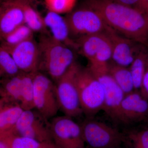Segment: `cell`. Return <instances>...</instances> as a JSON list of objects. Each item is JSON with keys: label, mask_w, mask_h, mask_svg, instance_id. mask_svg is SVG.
I'll use <instances>...</instances> for the list:
<instances>
[{"label": "cell", "mask_w": 148, "mask_h": 148, "mask_svg": "<svg viewBox=\"0 0 148 148\" xmlns=\"http://www.w3.org/2000/svg\"><path fill=\"white\" fill-rule=\"evenodd\" d=\"M34 73L22 74L19 104L24 110L35 109L34 104Z\"/></svg>", "instance_id": "cell-19"}, {"label": "cell", "mask_w": 148, "mask_h": 148, "mask_svg": "<svg viewBox=\"0 0 148 148\" xmlns=\"http://www.w3.org/2000/svg\"><path fill=\"white\" fill-rule=\"evenodd\" d=\"M40 52L38 71L43 70L55 82L75 62L72 48L56 40L51 35H43L38 43Z\"/></svg>", "instance_id": "cell-2"}, {"label": "cell", "mask_w": 148, "mask_h": 148, "mask_svg": "<svg viewBox=\"0 0 148 148\" xmlns=\"http://www.w3.org/2000/svg\"><path fill=\"white\" fill-rule=\"evenodd\" d=\"M125 140L130 148H148V126L130 130Z\"/></svg>", "instance_id": "cell-25"}, {"label": "cell", "mask_w": 148, "mask_h": 148, "mask_svg": "<svg viewBox=\"0 0 148 148\" xmlns=\"http://www.w3.org/2000/svg\"><path fill=\"white\" fill-rule=\"evenodd\" d=\"M29 0H4L0 5V38L24 23V7Z\"/></svg>", "instance_id": "cell-14"}, {"label": "cell", "mask_w": 148, "mask_h": 148, "mask_svg": "<svg viewBox=\"0 0 148 148\" xmlns=\"http://www.w3.org/2000/svg\"><path fill=\"white\" fill-rule=\"evenodd\" d=\"M104 88L105 98L103 110L114 123L121 124L119 110L125 93L108 72V67L89 68Z\"/></svg>", "instance_id": "cell-9"}, {"label": "cell", "mask_w": 148, "mask_h": 148, "mask_svg": "<svg viewBox=\"0 0 148 148\" xmlns=\"http://www.w3.org/2000/svg\"><path fill=\"white\" fill-rule=\"evenodd\" d=\"M105 33L110 41L112 61L120 66H130L144 45L121 36L109 26Z\"/></svg>", "instance_id": "cell-11"}, {"label": "cell", "mask_w": 148, "mask_h": 148, "mask_svg": "<svg viewBox=\"0 0 148 148\" xmlns=\"http://www.w3.org/2000/svg\"><path fill=\"white\" fill-rule=\"evenodd\" d=\"M44 18L46 28L50 30L53 38L72 49H77L75 41L72 38L68 24L60 14L49 11Z\"/></svg>", "instance_id": "cell-16"}, {"label": "cell", "mask_w": 148, "mask_h": 148, "mask_svg": "<svg viewBox=\"0 0 148 148\" xmlns=\"http://www.w3.org/2000/svg\"><path fill=\"white\" fill-rule=\"evenodd\" d=\"M76 84L83 113L93 118L104 106V88L88 68L80 66L76 76Z\"/></svg>", "instance_id": "cell-3"}, {"label": "cell", "mask_w": 148, "mask_h": 148, "mask_svg": "<svg viewBox=\"0 0 148 148\" xmlns=\"http://www.w3.org/2000/svg\"><path fill=\"white\" fill-rule=\"evenodd\" d=\"M0 148H10L8 141L5 135H0Z\"/></svg>", "instance_id": "cell-31"}, {"label": "cell", "mask_w": 148, "mask_h": 148, "mask_svg": "<svg viewBox=\"0 0 148 148\" xmlns=\"http://www.w3.org/2000/svg\"><path fill=\"white\" fill-rule=\"evenodd\" d=\"M33 0H29L24 5V23L34 32H42L46 27L44 18L33 5Z\"/></svg>", "instance_id": "cell-22"}, {"label": "cell", "mask_w": 148, "mask_h": 148, "mask_svg": "<svg viewBox=\"0 0 148 148\" xmlns=\"http://www.w3.org/2000/svg\"><path fill=\"white\" fill-rule=\"evenodd\" d=\"M77 50L87 58L89 63L108 53L112 46L105 33L79 37L75 41Z\"/></svg>", "instance_id": "cell-15"}, {"label": "cell", "mask_w": 148, "mask_h": 148, "mask_svg": "<svg viewBox=\"0 0 148 148\" xmlns=\"http://www.w3.org/2000/svg\"><path fill=\"white\" fill-rule=\"evenodd\" d=\"M148 51L144 47L138 52L129 66L135 90L140 91L142 87Z\"/></svg>", "instance_id": "cell-20"}, {"label": "cell", "mask_w": 148, "mask_h": 148, "mask_svg": "<svg viewBox=\"0 0 148 148\" xmlns=\"http://www.w3.org/2000/svg\"><path fill=\"white\" fill-rule=\"evenodd\" d=\"M49 11L58 14L69 13L75 5L77 0H44Z\"/></svg>", "instance_id": "cell-27"}, {"label": "cell", "mask_w": 148, "mask_h": 148, "mask_svg": "<svg viewBox=\"0 0 148 148\" xmlns=\"http://www.w3.org/2000/svg\"><path fill=\"white\" fill-rule=\"evenodd\" d=\"M80 66L75 62L54 84L59 110L65 115L75 117L83 113L76 84Z\"/></svg>", "instance_id": "cell-4"}, {"label": "cell", "mask_w": 148, "mask_h": 148, "mask_svg": "<svg viewBox=\"0 0 148 148\" xmlns=\"http://www.w3.org/2000/svg\"><path fill=\"white\" fill-rule=\"evenodd\" d=\"M22 74L21 72L11 77L5 83L3 90L1 92L5 99L10 100L15 104H19L20 101Z\"/></svg>", "instance_id": "cell-24"}, {"label": "cell", "mask_w": 148, "mask_h": 148, "mask_svg": "<svg viewBox=\"0 0 148 148\" xmlns=\"http://www.w3.org/2000/svg\"><path fill=\"white\" fill-rule=\"evenodd\" d=\"M114 2L137 9L139 0H111Z\"/></svg>", "instance_id": "cell-29"}, {"label": "cell", "mask_w": 148, "mask_h": 148, "mask_svg": "<svg viewBox=\"0 0 148 148\" xmlns=\"http://www.w3.org/2000/svg\"><path fill=\"white\" fill-rule=\"evenodd\" d=\"M3 47L12 56L20 71L34 73L38 71L39 49L38 43L33 38L12 47Z\"/></svg>", "instance_id": "cell-13"}, {"label": "cell", "mask_w": 148, "mask_h": 148, "mask_svg": "<svg viewBox=\"0 0 148 148\" xmlns=\"http://www.w3.org/2000/svg\"><path fill=\"white\" fill-rule=\"evenodd\" d=\"M137 9L148 15V0H139Z\"/></svg>", "instance_id": "cell-30"}, {"label": "cell", "mask_w": 148, "mask_h": 148, "mask_svg": "<svg viewBox=\"0 0 148 148\" xmlns=\"http://www.w3.org/2000/svg\"><path fill=\"white\" fill-rule=\"evenodd\" d=\"M64 18L71 37L104 33L108 27L97 12L86 5L72 10Z\"/></svg>", "instance_id": "cell-6"}, {"label": "cell", "mask_w": 148, "mask_h": 148, "mask_svg": "<svg viewBox=\"0 0 148 148\" xmlns=\"http://www.w3.org/2000/svg\"><path fill=\"white\" fill-rule=\"evenodd\" d=\"M147 120L148 125V118H147Z\"/></svg>", "instance_id": "cell-33"}, {"label": "cell", "mask_w": 148, "mask_h": 148, "mask_svg": "<svg viewBox=\"0 0 148 148\" xmlns=\"http://www.w3.org/2000/svg\"><path fill=\"white\" fill-rule=\"evenodd\" d=\"M1 89H0V93H1Z\"/></svg>", "instance_id": "cell-34"}, {"label": "cell", "mask_w": 148, "mask_h": 148, "mask_svg": "<svg viewBox=\"0 0 148 148\" xmlns=\"http://www.w3.org/2000/svg\"><path fill=\"white\" fill-rule=\"evenodd\" d=\"M0 72L12 77L21 73L9 52L0 46Z\"/></svg>", "instance_id": "cell-26"}, {"label": "cell", "mask_w": 148, "mask_h": 148, "mask_svg": "<svg viewBox=\"0 0 148 148\" xmlns=\"http://www.w3.org/2000/svg\"><path fill=\"white\" fill-rule=\"evenodd\" d=\"M121 124H134L147 119L148 100L139 90L125 95L119 110Z\"/></svg>", "instance_id": "cell-12"}, {"label": "cell", "mask_w": 148, "mask_h": 148, "mask_svg": "<svg viewBox=\"0 0 148 148\" xmlns=\"http://www.w3.org/2000/svg\"><path fill=\"white\" fill-rule=\"evenodd\" d=\"M33 33L34 32L26 24H22L1 38L3 40L1 46L4 47H9L17 45L33 38Z\"/></svg>", "instance_id": "cell-23"}, {"label": "cell", "mask_w": 148, "mask_h": 148, "mask_svg": "<svg viewBox=\"0 0 148 148\" xmlns=\"http://www.w3.org/2000/svg\"><path fill=\"white\" fill-rule=\"evenodd\" d=\"M140 92L143 96L148 100V51L146 59L145 73L143 76L142 87Z\"/></svg>", "instance_id": "cell-28"}, {"label": "cell", "mask_w": 148, "mask_h": 148, "mask_svg": "<svg viewBox=\"0 0 148 148\" xmlns=\"http://www.w3.org/2000/svg\"><path fill=\"white\" fill-rule=\"evenodd\" d=\"M35 109L46 119L53 118L59 110L52 79L39 71L34 75Z\"/></svg>", "instance_id": "cell-8"}, {"label": "cell", "mask_w": 148, "mask_h": 148, "mask_svg": "<svg viewBox=\"0 0 148 148\" xmlns=\"http://www.w3.org/2000/svg\"><path fill=\"white\" fill-rule=\"evenodd\" d=\"M23 111L18 104L3 107L0 111V135L11 132Z\"/></svg>", "instance_id": "cell-18"}, {"label": "cell", "mask_w": 148, "mask_h": 148, "mask_svg": "<svg viewBox=\"0 0 148 148\" xmlns=\"http://www.w3.org/2000/svg\"><path fill=\"white\" fill-rule=\"evenodd\" d=\"M85 143L91 148H115L125 140V137L115 127L92 118L81 125Z\"/></svg>", "instance_id": "cell-5"}, {"label": "cell", "mask_w": 148, "mask_h": 148, "mask_svg": "<svg viewBox=\"0 0 148 148\" xmlns=\"http://www.w3.org/2000/svg\"><path fill=\"white\" fill-rule=\"evenodd\" d=\"M52 119L51 133L56 148H85L81 125L72 118L65 115Z\"/></svg>", "instance_id": "cell-7"}, {"label": "cell", "mask_w": 148, "mask_h": 148, "mask_svg": "<svg viewBox=\"0 0 148 148\" xmlns=\"http://www.w3.org/2000/svg\"></svg>", "instance_id": "cell-35"}, {"label": "cell", "mask_w": 148, "mask_h": 148, "mask_svg": "<svg viewBox=\"0 0 148 148\" xmlns=\"http://www.w3.org/2000/svg\"><path fill=\"white\" fill-rule=\"evenodd\" d=\"M10 133L40 142L53 143L50 122L33 110L23 111Z\"/></svg>", "instance_id": "cell-10"}, {"label": "cell", "mask_w": 148, "mask_h": 148, "mask_svg": "<svg viewBox=\"0 0 148 148\" xmlns=\"http://www.w3.org/2000/svg\"><path fill=\"white\" fill-rule=\"evenodd\" d=\"M106 24L121 36L148 46V15L137 9L111 0H86Z\"/></svg>", "instance_id": "cell-1"}, {"label": "cell", "mask_w": 148, "mask_h": 148, "mask_svg": "<svg viewBox=\"0 0 148 148\" xmlns=\"http://www.w3.org/2000/svg\"><path fill=\"white\" fill-rule=\"evenodd\" d=\"M108 72L125 95L135 90L132 75L128 67L117 65L111 60L108 65Z\"/></svg>", "instance_id": "cell-17"}, {"label": "cell", "mask_w": 148, "mask_h": 148, "mask_svg": "<svg viewBox=\"0 0 148 148\" xmlns=\"http://www.w3.org/2000/svg\"><path fill=\"white\" fill-rule=\"evenodd\" d=\"M4 135L10 148H56L53 143L40 142L32 138L11 133Z\"/></svg>", "instance_id": "cell-21"}, {"label": "cell", "mask_w": 148, "mask_h": 148, "mask_svg": "<svg viewBox=\"0 0 148 148\" xmlns=\"http://www.w3.org/2000/svg\"><path fill=\"white\" fill-rule=\"evenodd\" d=\"M3 107V102L2 101H0V111L2 108Z\"/></svg>", "instance_id": "cell-32"}]
</instances>
